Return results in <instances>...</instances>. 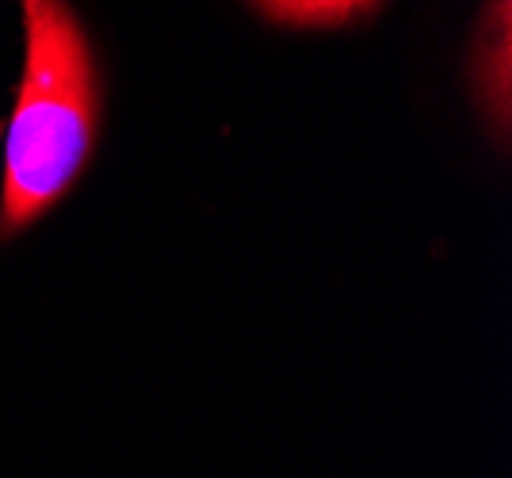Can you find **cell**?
<instances>
[{
	"instance_id": "cell-1",
	"label": "cell",
	"mask_w": 512,
	"mask_h": 478,
	"mask_svg": "<svg viewBox=\"0 0 512 478\" xmlns=\"http://www.w3.org/2000/svg\"><path fill=\"white\" fill-rule=\"evenodd\" d=\"M23 77L4 134L0 238L20 234L73 188L100 127V77L65 0H23Z\"/></svg>"
},
{
	"instance_id": "cell-2",
	"label": "cell",
	"mask_w": 512,
	"mask_h": 478,
	"mask_svg": "<svg viewBox=\"0 0 512 478\" xmlns=\"http://www.w3.org/2000/svg\"><path fill=\"white\" fill-rule=\"evenodd\" d=\"M512 0H490L478 27V43L470 58V81L482 119L497 131V142L509 138L512 115Z\"/></svg>"
},
{
	"instance_id": "cell-3",
	"label": "cell",
	"mask_w": 512,
	"mask_h": 478,
	"mask_svg": "<svg viewBox=\"0 0 512 478\" xmlns=\"http://www.w3.org/2000/svg\"><path fill=\"white\" fill-rule=\"evenodd\" d=\"M256 8L276 23L295 27H333L371 12L379 0H253Z\"/></svg>"
}]
</instances>
